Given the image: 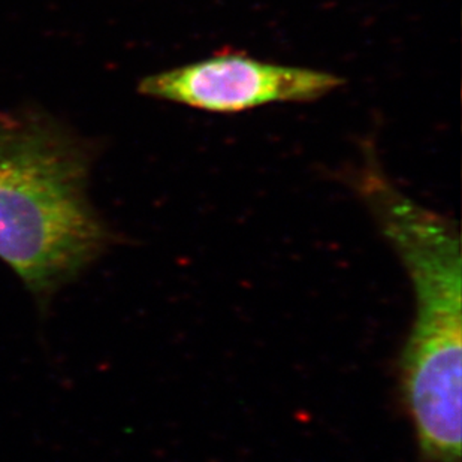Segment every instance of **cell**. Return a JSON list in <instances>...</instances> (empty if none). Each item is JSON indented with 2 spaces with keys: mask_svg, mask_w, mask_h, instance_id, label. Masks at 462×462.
<instances>
[{
  "mask_svg": "<svg viewBox=\"0 0 462 462\" xmlns=\"http://www.w3.org/2000/svg\"><path fill=\"white\" fill-rule=\"evenodd\" d=\"M411 282L400 383L425 462H461L462 259L458 223L402 192L370 144L347 175Z\"/></svg>",
  "mask_w": 462,
  "mask_h": 462,
  "instance_id": "obj_1",
  "label": "cell"
},
{
  "mask_svg": "<svg viewBox=\"0 0 462 462\" xmlns=\"http://www.w3.org/2000/svg\"><path fill=\"white\" fill-rule=\"evenodd\" d=\"M90 157L44 118L0 117V261L44 304L113 243L88 201Z\"/></svg>",
  "mask_w": 462,
  "mask_h": 462,
  "instance_id": "obj_2",
  "label": "cell"
},
{
  "mask_svg": "<svg viewBox=\"0 0 462 462\" xmlns=\"http://www.w3.org/2000/svg\"><path fill=\"white\" fill-rule=\"evenodd\" d=\"M343 83V79L331 72L236 52L150 75L143 79L140 92L207 113L231 114L266 105L318 101Z\"/></svg>",
  "mask_w": 462,
  "mask_h": 462,
  "instance_id": "obj_3",
  "label": "cell"
}]
</instances>
